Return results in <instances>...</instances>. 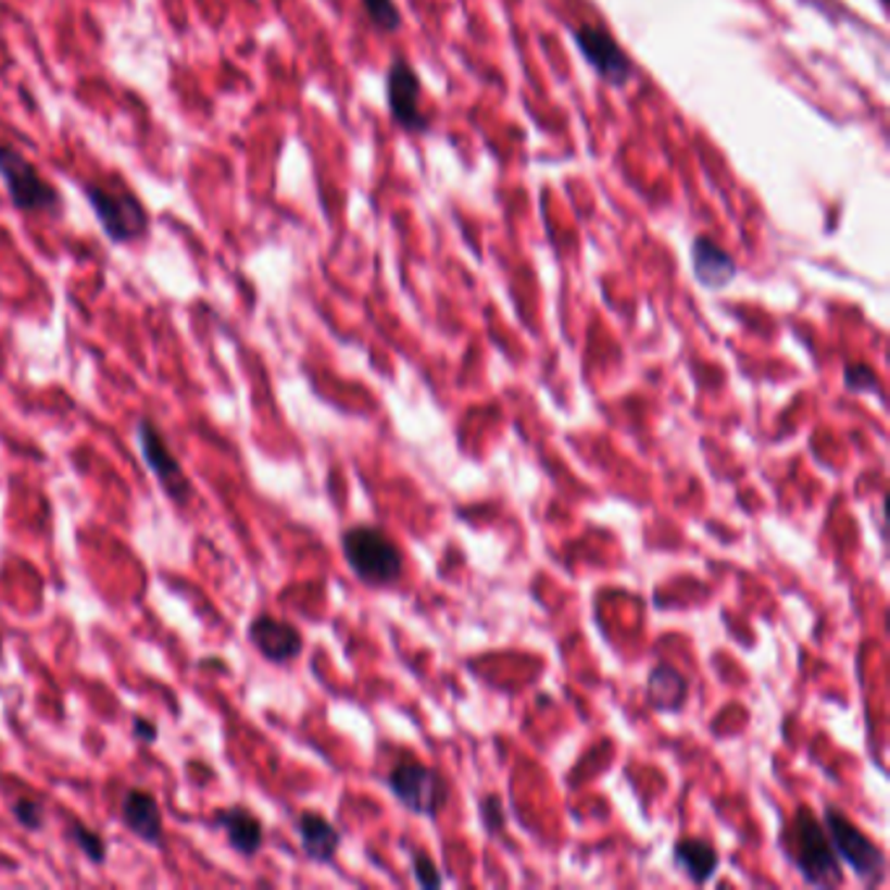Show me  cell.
<instances>
[{
  "label": "cell",
  "instance_id": "obj_11",
  "mask_svg": "<svg viewBox=\"0 0 890 890\" xmlns=\"http://www.w3.org/2000/svg\"><path fill=\"white\" fill-rule=\"evenodd\" d=\"M690 698V681L677 666L655 664L648 674L645 700L659 713H679Z\"/></svg>",
  "mask_w": 890,
  "mask_h": 890
},
{
  "label": "cell",
  "instance_id": "obj_5",
  "mask_svg": "<svg viewBox=\"0 0 890 890\" xmlns=\"http://www.w3.org/2000/svg\"><path fill=\"white\" fill-rule=\"evenodd\" d=\"M0 178H3L5 188H9L11 204L18 212L61 214V193L37 173V167L22 152H16L9 145H0Z\"/></svg>",
  "mask_w": 890,
  "mask_h": 890
},
{
  "label": "cell",
  "instance_id": "obj_13",
  "mask_svg": "<svg viewBox=\"0 0 890 890\" xmlns=\"http://www.w3.org/2000/svg\"><path fill=\"white\" fill-rule=\"evenodd\" d=\"M298 838H301L303 854L316 864H329L340 849L342 836L327 817L319 812H303L296 823Z\"/></svg>",
  "mask_w": 890,
  "mask_h": 890
},
{
  "label": "cell",
  "instance_id": "obj_17",
  "mask_svg": "<svg viewBox=\"0 0 890 890\" xmlns=\"http://www.w3.org/2000/svg\"><path fill=\"white\" fill-rule=\"evenodd\" d=\"M68 838L71 841L79 847L84 854H87V860H92L95 864H102L108 856V849H105V841H102L100 833H95L92 828H87V825H79L74 823L68 828Z\"/></svg>",
  "mask_w": 890,
  "mask_h": 890
},
{
  "label": "cell",
  "instance_id": "obj_1",
  "mask_svg": "<svg viewBox=\"0 0 890 890\" xmlns=\"http://www.w3.org/2000/svg\"><path fill=\"white\" fill-rule=\"evenodd\" d=\"M784 851L791 864L804 877V882L815 888H836L843 882L841 862H838L830 838L815 812L799 807L789 830L784 833Z\"/></svg>",
  "mask_w": 890,
  "mask_h": 890
},
{
  "label": "cell",
  "instance_id": "obj_15",
  "mask_svg": "<svg viewBox=\"0 0 890 890\" xmlns=\"http://www.w3.org/2000/svg\"><path fill=\"white\" fill-rule=\"evenodd\" d=\"M718 851L703 838H679L674 843V864L694 886H705L718 873Z\"/></svg>",
  "mask_w": 890,
  "mask_h": 890
},
{
  "label": "cell",
  "instance_id": "obj_9",
  "mask_svg": "<svg viewBox=\"0 0 890 890\" xmlns=\"http://www.w3.org/2000/svg\"><path fill=\"white\" fill-rule=\"evenodd\" d=\"M387 102L394 123L408 131H426L428 118L421 110V79L402 58L392 63L387 74Z\"/></svg>",
  "mask_w": 890,
  "mask_h": 890
},
{
  "label": "cell",
  "instance_id": "obj_21",
  "mask_svg": "<svg viewBox=\"0 0 890 890\" xmlns=\"http://www.w3.org/2000/svg\"><path fill=\"white\" fill-rule=\"evenodd\" d=\"M11 812H14V817L18 820V825H22V828H27V830H40L42 828L45 810H42V804L37 802V799H29V797L16 799Z\"/></svg>",
  "mask_w": 890,
  "mask_h": 890
},
{
  "label": "cell",
  "instance_id": "obj_12",
  "mask_svg": "<svg viewBox=\"0 0 890 890\" xmlns=\"http://www.w3.org/2000/svg\"><path fill=\"white\" fill-rule=\"evenodd\" d=\"M692 266H694V277L711 290H720L737 277V262L729 256V251H724L716 240L698 236L692 243Z\"/></svg>",
  "mask_w": 890,
  "mask_h": 890
},
{
  "label": "cell",
  "instance_id": "obj_2",
  "mask_svg": "<svg viewBox=\"0 0 890 890\" xmlns=\"http://www.w3.org/2000/svg\"><path fill=\"white\" fill-rule=\"evenodd\" d=\"M342 554H346L353 575L374 588L398 582L405 569V556H402L400 546L374 525H355L342 532Z\"/></svg>",
  "mask_w": 890,
  "mask_h": 890
},
{
  "label": "cell",
  "instance_id": "obj_24",
  "mask_svg": "<svg viewBox=\"0 0 890 890\" xmlns=\"http://www.w3.org/2000/svg\"><path fill=\"white\" fill-rule=\"evenodd\" d=\"M0 653H3V648H0Z\"/></svg>",
  "mask_w": 890,
  "mask_h": 890
},
{
  "label": "cell",
  "instance_id": "obj_23",
  "mask_svg": "<svg viewBox=\"0 0 890 890\" xmlns=\"http://www.w3.org/2000/svg\"><path fill=\"white\" fill-rule=\"evenodd\" d=\"M134 737L139 739V742L152 744L154 739H158V726L147 718H134Z\"/></svg>",
  "mask_w": 890,
  "mask_h": 890
},
{
  "label": "cell",
  "instance_id": "obj_3",
  "mask_svg": "<svg viewBox=\"0 0 890 890\" xmlns=\"http://www.w3.org/2000/svg\"><path fill=\"white\" fill-rule=\"evenodd\" d=\"M823 828L830 838L838 862H843L864 886H880L886 877V854L854 820H849L841 810L828 807L823 815Z\"/></svg>",
  "mask_w": 890,
  "mask_h": 890
},
{
  "label": "cell",
  "instance_id": "obj_18",
  "mask_svg": "<svg viewBox=\"0 0 890 890\" xmlns=\"http://www.w3.org/2000/svg\"><path fill=\"white\" fill-rule=\"evenodd\" d=\"M363 9H366L368 18L374 22V27H379L381 32L400 29L402 14L398 5H394V0H363Z\"/></svg>",
  "mask_w": 890,
  "mask_h": 890
},
{
  "label": "cell",
  "instance_id": "obj_8",
  "mask_svg": "<svg viewBox=\"0 0 890 890\" xmlns=\"http://www.w3.org/2000/svg\"><path fill=\"white\" fill-rule=\"evenodd\" d=\"M575 42L585 55V61L593 66L596 74L603 82L614 84V87H625V84L635 76V66L629 61L625 50L616 45V40L609 32L601 27H580L575 29Z\"/></svg>",
  "mask_w": 890,
  "mask_h": 890
},
{
  "label": "cell",
  "instance_id": "obj_19",
  "mask_svg": "<svg viewBox=\"0 0 890 890\" xmlns=\"http://www.w3.org/2000/svg\"><path fill=\"white\" fill-rule=\"evenodd\" d=\"M843 385L851 392L864 394V392H877L880 389V379H877L875 368L867 366V363H851L843 372Z\"/></svg>",
  "mask_w": 890,
  "mask_h": 890
},
{
  "label": "cell",
  "instance_id": "obj_16",
  "mask_svg": "<svg viewBox=\"0 0 890 890\" xmlns=\"http://www.w3.org/2000/svg\"><path fill=\"white\" fill-rule=\"evenodd\" d=\"M214 825H217L220 830H225L227 841H230V847L236 849L238 854L253 856L259 849H262L264 828H262V823H259V817L251 815L249 810L233 807V810L220 812V815L214 817Z\"/></svg>",
  "mask_w": 890,
  "mask_h": 890
},
{
  "label": "cell",
  "instance_id": "obj_20",
  "mask_svg": "<svg viewBox=\"0 0 890 890\" xmlns=\"http://www.w3.org/2000/svg\"><path fill=\"white\" fill-rule=\"evenodd\" d=\"M413 875H415V882L426 890H437L441 888V882H444L439 875L437 862H434L428 854H424V851H415L413 854Z\"/></svg>",
  "mask_w": 890,
  "mask_h": 890
},
{
  "label": "cell",
  "instance_id": "obj_10",
  "mask_svg": "<svg viewBox=\"0 0 890 890\" xmlns=\"http://www.w3.org/2000/svg\"><path fill=\"white\" fill-rule=\"evenodd\" d=\"M249 640L259 653L272 664H288L303 653V638L290 622L275 619V616L262 614L251 622Z\"/></svg>",
  "mask_w": 890,
  "mask_h": 890
},
{
  "label": "cell",
  "instance_id": "obj_22",
  "mask_svg": "<svg viewBox=\"0 0 890 890\" xmlns=\"http://www.w3.org/2000/svg\"><path fill=\"white\" fill-rule=\"evenodd\" d=\"M480 817H484V825L491 833H499V830L504 828V810L497 794L484 797V802H480Z\"/></svg>",
  "mask_w": 890,
  "mask_h": 890
},
{
  "label": "cell",
  "instance_id": "obj_4",
  "mask_svg": "<svg viewBox=\"0 0 890 890\" xmlns=\"http://www.w3.org/2000/svg\"><path fill=\"white\" fill-rule=\"evenodd\" d=\"M84 199L89 201L102 233L113 243H134V240L147 236L149 212L136 193L102 184H87L84 186Z\"/></svg>",
  "mask_w": 890,
  "mask_h": 890
},
{
  "label": "cell",
  "instance_id": "obj_7",
  "mask_svg": "<svg viewBox=\"0 0 890 890\" xmlns=\"http://www.w3.org/2000/svg\"><path fill=\"white\" fill-rule=\"evenodd\" d=\"M139 444H141V454H145L149 471L154 473V478H158L162 491H165L175 504L191 502V497H193L191 480L186 478L178 457L167 450L165 439L160 437L158 426H154L149 418H145L139 424Z\"/></svg>",
  "mask_w": 890,
  "mask_h": 890
},
{
  "label": "cell",
  "instance_id": "obj_14",
  "mask_svg": "<svg viewBox=\"0 0 890 890\" xmlns=\"http://www.w3.org/2000/svg\"><path fill=\"white\" fill-rule=\"evenodd\" d=\"M123 823L131 830L136 838L147 843H162V812L158 807V799L147 791H128L123 797V807H121Z\"/></svg>",
  "mask_w": 890,
  "mask_h": 890
},
{
  "label": "cell",
  "instance_id": "obj_6",
  "mask_svg": "<svg viewBox=\"0 0 890 890\" xmlns=\"http://www.w3.org/2000/svg\"><path fill=\"white\" fill-rule=\"evenodd\" d=\"M394 799L415 815L437 817L450 802V784L439 770L421 763H402L387 778Z\"/></svg>",
  "mask_w": 890,
  "mask_h": 890
}]
</instances>
